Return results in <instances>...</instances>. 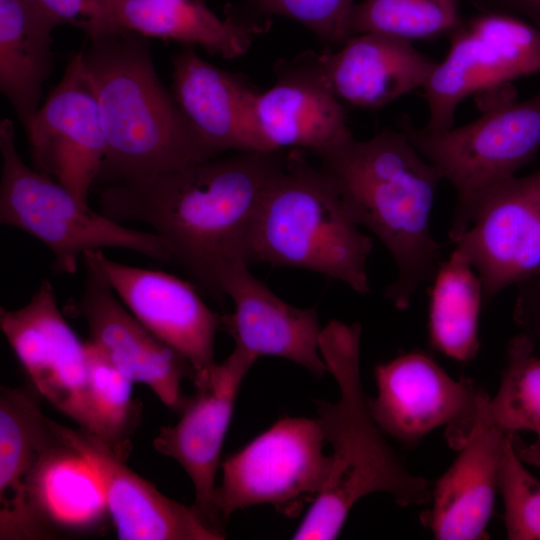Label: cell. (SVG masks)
I'll use <instances>...</instances> for the list:
<instances>
[{
  "mask_svg": "<svg viewBox=\"0 0 540 540\" xmlns=\"http://www.w3.org/2000/svg\"><path fill=\"white\" fill-rule=\"evenodd\" d=\"M57 432L29 472L20 511L1 540L57 539L98 531L110 518L87 460Z\"/></svg>",
  "mask_w": 540,
  "mask_h": 540,
  "instance_id": "e0dca14e",
  "label": "cell"
},
{
  "mask_svg": "<svg viewBox=\"0 0 540 540\" xmlns=\"http://www.w3.org/2000/svg\"><path fill=\"white\" fill-rule=\"evenodd\" d=\"M0 328L38 393L84 430L96 434L88 390L86 344L60 311L42 280L17 309H0Z\"/></svg>",
  "mask_w": 540,
  "mask_h": 540,
  "instance_id": "8fae6325",
  "label": "cell"
},
{
  "mask_svg": "<svg viewBox=\"0 0 540 540\" xmlns=\"http://www.w3.org/2000/svg\"><path fill=\"white\" fill-rule=\"evenodd\" d=\"M461 0H363L349 16V37L382 32L408 41L450 36L463 22Z\"/></svg>",
  "mask_w": 540,
  "mask_h": 540,
  "instance_id": "f1b7e54d",
  "label": "cell"
},
{
  "mask_svg": "<svg viewBox=\"0 0 540 540\" xmlns=\"http://www.w3.org/2000/svg\"><path fill=\"white\" fill-rule=\"evenodd\" d=\"M0 222L42 242L53 270L74 274L88 251L120 248L170 263L166 242L152 231L125 226L79 202L56 180L29 167L19 155L11 120L0 123Z\"/></svg>",
  "mask_w": 540,
  "mask_h": 540,
  "instance_id": "52a82bcc",
  "label": "cell"
},
{
  "mask_svg": "<svg viewBox=\"0 0 540 540\" xmlns=\"http://www.w3.org/2000/svg\"><path fill=\"white\" fill-rule=\"evenodd\" d=\"M377 396L368 405L384 434L414 446L439 427L449 444L466 441L488 396L471 380L452 378L421 351L401 354L375 367Z\"/></svg>",
  "mask_w": 540,
  "mask_h": 540,
  "instance_id": "30bf717a",
  "label": "cell"
},
{
  "mask_svg": "<svg viewBox=\"0 0 540 540\" xmlns=\"http://www.w3.org/2000/svg\"><path fill=\"white\" fill-rule=\"evenodd\" d=\"M458 249L442 261L429 290L430 346L458 362L473 360L480 348L481 280Z\"/></svg>",
  "mask_w": 540,
  "mask_h": 540,
  "instance_id": "484cf974",
  "label": "cell"
},
{
  "mask_svg": "<svg viewBox=\"0 0 540 540\" xmlns=\"http://www.w3.org/2000/svg\"><path fill=\"white\" fill-rule=\"evenodd\" d=\"M356 4V0H247L246 14L226 17L264 30L268 27L261 20L284 16L304 25L332 50L349 38L348 20Z\"/></svg>",
  "mask_w": 540,
  "mask_h": 540,
  "instance_id": "4dcf8cb0",
  "label": "cell"
},
{
  "mask_svg": "<svg viewBox=\"0 0 540 540\" xmlns=\"http://www.w3.org/2000/svg\"><path fill=\"white\" fill-rule=\"evenodd\" d=\"M55 421L20 388H0V534L17 517L24 482L42 452L56 439Z\"/></svg>",
  "mask_w": 540,
  "mask_h": 540,
  "instance_id": "4316f807",
  "label": "cell"
},
{
  "mask_svg": "<svg viewBox=\"0 0 540 540\" xmlns=\"http://www.w3.org/2000/svg\"><path fill=\"white\" fill-rule=\"evenodd\" d=\"M88 390L96 424L95 435L116 453L128 458L131 437L140 423L141 403L133 384L91 342L87 341Z\"/></svg>",
  "mask_w": 540,
  "mask_h": 540,
  "instance_id": "f546056e",
  "label": "cell"
},
{
  "mask_svg": "<svg viewBox=\"0 0 540 540\" xmlns=\"http://www.w3.org/2000/svg\"><path fill=\"white\" fill-rule=\"evenodd\" d=\"M320 420L284 417L221 465L214 505L223 521L236 510L269 504L289 517L300 515L324 488L331 456Z\"/></svg>",
  "mask_w": 540,
  "mask_h": 540,
  "instance_id": "ba28073f",
  "label": "cell"
},
{
  "mask_svg": "<svg viewBox=\"0 0 540 540\" xmlns=\"http://www.w3.org/2000/svg\"><path fill=\"white\" fill-rule=\"evenodd\" d=\"M171 92L199 135L218 154L269 151L255 116L260 92L245 76L205 61L187 46L173 58Z\"/></svg>",
  "mask_w": 540,
  "mask_h": 540,
  "instance_id": "ffe728a7",
  "label": "cell"
},
{
  "mask_svg": "<svg viewBox=\"0 0 540 540\" xmlns=\"http://www.w3.org/2000/svg\"><path fill=\"white\" fill-rule=\"evenodd\" d=\"M234 305L223 325L235 346L254 355L277 356L295 362L316 377L327 372L319 349L320 327L316 307L299 308L272 292L243 265L224 285Z\"/></svg>",
  "mask_w": 540,
  "mask_h": 540,
  "instance_id": "7402d4cb",
  "label": "cell"
},
{
  "mask_svg": "<svg viewBox=\"0 0 540 540\" xmlns=\"http://www.w3.org/2000/svg\"><path fill=\"white\" fill-rule=\"evenodd\" d=\"M450 48L422 88L431 130L454 126L459 104L540 73V30L508 13L482 12L449 36Z\"/></svg>",
  "mask_w": 540,
  "mask_h": 540,
  "instance_id": "9c48e42d",
  "label": "cell"
},
{
  "mask_svg": "<svg viewBox=\"0 0 540 540\" xmlns=\"http://www.w3.org/2000/svg\"><path fill=\"white\" fill-rule=\"evenodd\" d=\"M80 28L86 35L118 30L170 39L225 59L244 55L263 32L219 18L202 0H100L95 17Z\"/></svg>",
  "mask_w": 540,
  "mask_h": 540,
  "instance_id": "cb8c5ba5",
  "label": "cell"
},
{
  "mask_svg": "<svg viewBox=\"0 0 540 540\" xmlns=\"http://www.w3.org/2000/svg\"><path fill=\"white\" fill-rule=\"evenodd\" d=\"M256 360L235 346L220 364L196 373L195 393L187 399L181 418L161 427L153 440L157 452L184 469L194 487L192 506L206 525L222 535V520L214 505L215 478L238 391Z\"/></svg>",
  "mask_w": 540,
  "mask_h": 540,
  "instance_id": "7c38bea8",
  "label": "cell"
},
{
  "mask_svg": "<svg viewBox=\"0 0 540 540\" xmlns=\"http://www.w3.org/2000/svg\"><path fill=\"white\" fill-rule=\"evenodd\" d=\"M536 435V442L528 447H519L514 441L515 448L524 462H530L540 467V425L535 426L532 431Z\"/></svg>",
  "mask_w": 540,
  "mask_h": 540,
  "instance_id": "d590c367",
  "label": "cell"
},
{
  "mask_svg": "<svg viewBox=\"0 0 540 540\" xmlns=\"http://www.w3.org/2000/svg\"><path fill=\"white\" fill-rule=\"evenodd\" d=\"M503 87L476 120L446 130L417 127L404 116L399 129L449 181L456 204L449 238L456 243L473 223L485 196L516 175L540 150V92L516 101Z\"/></svg>",
  "mask_w": 540,
  "mask_h": 540,
  "instance_id": "8992f818",
  "label": "cell"
},
{
  "mask_svg": "<svg viewBox=\"0 0 540 540\" xmlns=\"http://www.w3.org/2000/svg\"><path fill=\"white\" fill-rule=\"evenodd\" d=\"M33 10L57 26L72 24L80 28L95 17L100 0H23Z\"/></svg>",
  "mask_w": 540,
  "mask_h": 540,
  "instance_id": "d6a6232c",
  "label": "cell"
},
{
  "mask_svg": "<svg viewBox=\"0 0 540 540\" xmlns=\"http://www.w3.org/2000/svg\"><path fill=\"white\" fill-rule=\"evenodd\" d=\"M87 37L81 60L105 139L98 181L151 176L222 155L208 146L162 84L147 37L118 30Z\"/></svg>",
  "mask_w": 540,
  "mask_h": 540,
  "instance_id": "3957f363",
  "label": "cell"
},
{
  "mask_svg": "<svg viewBox=\"0 0 540 540\" xmlns=\"http://www.w3.org/2000/svg\"><path fill=\"white\" fill-rule=\"evenodd\" d=\"M359 227L329 175L289 149L254 218L249 264L314 271L368 294L373 241Z\"/></svg>",
  "mask_w": 540,
  "mask_h": 540,
  "instance_id": "5b68a950",
  "label": "cell"
},
{
  "mask_svg": "<svg viewBox=\"0 0 540 540\" xmlns=\"http://www.w3.org/2000/svg\"><path fill=\"white\" fill-rule=\"evenodd\" d=\"M287 151H238L151 176L103 183L100 211L160 236L170 264L222 303L231 273L250 265L248 240L263 196Z\"/></svg>",
  "mask_w": 540,
  "mask_h": 540,
  "instance_id": "6da1fadb",
  "label": "cell"
},
{
  "mask_svg": "<svg viewBox=\"0 0 540 540\" xmlns=\"http://www.w3.org/2000/svg\"><path fill=\"white\" fill-rule=\"evenodd\" d=\"M359 225L389 250L397 277L385 297L407 309L418 288L440 265L441 246L430 228L433 202L443 180L399 129L368 140L353 134L315 155Z\"/></svg>",
  "mask_w": 540,
  "mask_h": 540,
  "instance_id": "7a4b0ae2",
  "label": "cell"
},
{
  "mask_svg": "<svg viewBox=\"0 0 540 540\" xmlns=\"http://www.w3.org/2000/svg\"><path fill=\"white\" fill-rule=\"evenodd\" d=\"M513 320L523 333L540 338V274L517 284Z\"/></svg>",
  "mask_w": 540,
  "mask_h": 540,
  "instance_id": "836d02e7",
  "label": "cell"
},
{
  "mask_svg": "<svg viewBox=\"0 0 540 540\" xmlns=\"http://www.w3.org/2000/svg\"><path fill=\"white\" fill-rule=\"evenodd\" d=\"M513 435H506L499 477L506 535L510 540H540V481L525 467Z\"/></svg>",
  "mask_w": 540,
  "mask_h": 540,
  "instance_id": "1f68e13d",
  "label": "cell"
},
{
  "mask_svg": "<svg viewBox=\"0 0 540 540\" xmlns=\"http://www.w3.org/2000/svg\"><path fill=\"white\" fill-rule=\"evenodd\" d=\"M25 131L34 168L89 206L105 158V139L80 51Z\"/></svg>",
  "mask_w": 540,
  "mask_h": 540,
  "instance_id": "4fadbf2b",
  "label": "cell"
},
{
  "mask_svg": "<svg viewBox=\"0 0 540 540\" xmlns=\"http://www.w3.org/2000/svg\"><path fill=\"white\" fill-rule=\"evenodd\" d=\"M361 330L357 322L331 320L320 333L321 356L339 388L337 401L318 402L317 409L331 469L295 540L336 539L353 505L372 493H387L401 506L431 500L429 481L407 469L370 411L360 375Z\"/></svg>",
  "mask_w": 540,
  "mask_h": 540,
  "instance_id": "277c9868",
  "label": "cell"
},
{
  "mask_svg": "<svg viewBox=\"0 0 540 540\" xmlns=\"http://www.w3.org/2000/svg\"><path fill=\"white\" fill-rule=\"evenodd\" d=\"M81 262L84 284L71 310L85 321L88 341L131 381L146 385L167 408L181 412L187 402L181 383L193 380V367L137 320L96 266Z\"/></svg>",
  "mask_w": 540,
  "mask_h": 540,
  "instance_id": "2e32d148",
  "label": "cell"
},
{
  "mask_svg": "<svg viewBox=\"0 0 540 540\" xmlns=\"http://www.w3.org/2000/svg\"><path fill=\"white\" fill-rule=\"evenodd\" d=\"M455 244L476 270L484 301L540 274V169L494 187Z\"/></svg>",
  "mask_w": 540,
  "mask_h": 540,
  "instance_id": "5bb4252c",
  "label": "cell"
},
{
  "mask_svg": "<svg viewBox=\"0 0 540 540\" xmlns=\"http://www.w3.org/2000/svg\"><path fill=\"white\" fill-rule=\"evenodd\" d=\"M56 27L23 0H0V89L24 128L52 69Z\"/></svg>",
  "mask_w": 540,
  "mask_h": 540,
  "instance_id": "d4e9b609",
  "label": "cell"
},
{
  "mask_svg": "<svg viewBox=\"0 0 540 540\" xmlns=\"http://www.w3.org/2000/svg\"><path fill=\"white\" fill-rule=\"evenodd\" d=\"M535 342L523 332L509 341L499 389L480 408L468 437L483 429L515 434L540 425V357Z\"/></svg>",
  "mask_w": 540,
  "mask_h": 540,
  "instance_id": "83f0119b",
  "label": "cell"
},
{
  "mask_svg": "<svg viewBox=\"0 0 540 540\" xmlns=\"http://www.w3.org/2000/svg\"><path fill=\"white\" fill-rule=\"evenodd\" d=\"M482 12H502L518 16L540 30V0H471Z\"/></svg>",
  "mask_w": 540,
  "mask_h": 540,
  "instance_id": "e575fe53",
  "label": "cell"
},
{
  "mask_svg": "<svg viewBox=\"0 0 540 540\" xmlns=\"http://www.w3.org/2000/svg\"><path fill=\"white\" fill-rule=\"evenodd\" d=\"M61 437L95 472L110 519L120 540H220L222 535L197 514L193 506L162 494L127 464L105 441L80 427L56 422Z\"/></svg>",
  "mask_w": 540,
  "mask_h": 540,
  "instance_id": "ac0fdd59",
  "label": "cell"
},
{
  "mask_svg": "<svg viewBox=\"0 0 540 540\" xmlns=\"http://www.w3.org/2000/svg\"><path fill=\"white\" fill-rule=\"evenodd\" d=\"M276 81L256 99L255 116L269 151L302 149L314 155L352 135L343 102L318 68L315 53L278 63Z\"/></svg>",
  "mask_w": 540,
  "mask_h": 540,
  "instance_id": "d6986e66",
  "label": "cell"
},
{
  "mask_svg": "<svg viewBox=\"0 0 540 540\" xmlns=\"http://www.w3.org/2000/svg\"><path fill=\"white\" fill-rule=\"evenodd\" d=\"M506 433L483 429L470 435L431 489L423 524L439 540L485 539L497 492Z\"/></svg>",
  "mask_w": 540,
  "mask_h": 540,
  "instance_id": "603a6c76",
  "label": "cell"
},
{
  "mask_svg": "<svg viewBox=\"0 0 540 540\" xmlns=\"http://www.w3.org/2000/svg\"><path fill=\"white\" fill-rule=\"evenodd\" d=\"M315 57L336 97L363 109L383 107L423 88L437 65L411 41L382 32L353 35Z\"/></svg>",
  "mask_w": 540,
  "mask_h": 540,
  "instance_id": "44dd1931",
  "label": "cell"
},
{
  "mask_svg": "<svg viewBox=\"0 0 540 540\" xmlns=\"http://www.w3.org/2000/svg\"><path fill=\"white\" fill-rule=\"evenodd\" d=\"M82 259L101 271L126 308L182 355L195 374L216 363L215 337L223 317L210 309L193 283L163 271L119 263L103 250L88 251Z\"/></svg>",
  "mask_w": 540,
  "mask_h": 540,
  "instance_id": "9a60e30c",
  "label": "cell"
}]
</instances>
